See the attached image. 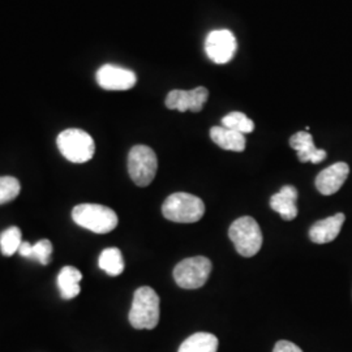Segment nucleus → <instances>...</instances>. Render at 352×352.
Instances as JSON below:
<instances>
[{"label":"nucleus","instance_id":"7ed1b4c3","mask_svg":"<svg viewBox=\"0 0 352 352\" xmlns=\"http://www.w3.org/2000/svg\"><path fill=\"white\" fill-rule=\"evenodd\" d=\"M72 218L78 226L96 234H109L118 223V215L113 209L98 204H81L72 210Z\"/></svg>","mask_w":352,"mask_h":352},{"label":"nucleus","instance_id":"a211bd4d","mask_svg":"<svg viewBox=\"0 0 352 352\" xmlns=\"http://www.w3.org/2000/svg\"><path fill=\"white\" fill-rule=\"evenodd\" d=\"M17 253H20V256L25 258L36 260L39 264L47 265L51 261L52 244L50 240L47 239L39 240L34 245H32L28 241H23Z\"/></svg>","mask_w":352,"mask_h":352},{"label":"nucleus","instance_id":"f03ea898","mask_svg":"<svg viewBox=\"0 0 352 352\" xmlns=\"http://www.w3.org/2000/svg\"><path fill=\"white\" fill-rule=\"evenodd\" d=\"M164 218L176 223L199 222L205 214V205L200 197L186 192L173 193L162 205Z\"/></svg>","mask_w":352,"mask_h":352},{"label":"nucleus","instance_id":"aec40b11","mask_svg":"<svg viewBox=\"0 0 352 352\" xmlns=\"http://www.w3.org/2000/svg\"><path fill=\"white\" fill-rule=\"evenodd\" d=\"M21 243V230L19 227H10L0 234V250L7 257L13 256L16 252H19Z\"/></svg>","mask_w":352,"mask_h":352},{"label":"nucleus","instance_id":"412c9836","mask_svg":"<svg viewBox=\"0 0 352 352\" xmlns=\"http://www.w3.org/2000/svg\"><path fill=\"white\" fill-rule=\"evenodd\" d=\"M222 126L243 135L252 133L254 131L253 120H251L245 113H239V111L227 113L226 116L222 119Z\"/></svg>","mask_w":352,"mask_h":352},{"label":"nucleus","instance_id":"f3484780","mask_svg":"<svg viewBox=\"0 0 352 352\" xmlns=\"http://www.w3.org/2000/svg\"><path fill=\"white\" fill-rule=\"evenodd\" d=\"M218 338L212 333H195L184 340L177 352H217L218 351Z\"/></svg>","mask_w":352,"mask_h":352},{"label":"nucleus","instance_id":"4be33fe9","mask_svg":"<svg viewBox=\"0 0 352 352\" xmlns=\"http://www.w3.org/2000/svg\"><path fill=\"white\" fill-rule=\"evenodd\" d=\"M21 184L13 176H0V205L11 202L20 195Z\"/></svg>","mask_w":352,"mask_h":352},{"label":"nucleus","instance_id":"39448f33","mask_svg":"<svg viewBox=\"0 0 352 352\" xmlns=\"http://www.w3.org/2000/svg\"><path fill=\"white\" fill-rule=\"evenodd\" d=\"M228 236L243 257L256 256L263 247V232L252 217H241L228 230Z\"/></svg>","mask_w":352,"mask_h":352},{"label":"nucleus","instance_id":"dca6fc26","mask_svg":"<svg viewBox=\"0 0 352 352\" xmlns=\"http://www.w3.org/2000/svg\"><path fill=\"white\" fill-rule=\"evenodd\" d=\"M82 280V274L75 266H64L58 276V286L64 300L75 299L80 294V282Z\"/></svg>","mask_w":352,"mask_h":352},{"label":"nucleus","instance_id":"f8f14e48","mask_svg":"<svg viewBox=\"0 0 352 352\" xmlns=\"http://www.w3.org/2000/svg\"><path fill=\"white\" fill-rule=\"evenodd\" d=\"M289 146L298 151V158L302 164H321L327 158V151L316 148L312 135L307 131H300L295 133L289 139Z\"/></svg>","mask_w":352,"mask_h":352},{"label":"nucleus","instance_id":"9d476101","mask_svg":"<svg viewBox=\"0 0 352 352\" xmlns=\"http://www.w3.org/2000/svg\"><path fill=\"white\" fill-rule=\"evenodd\" d=\"M208 97V89L202 87L192 90H171L166 97V107L180 113H200Z\"/></svg>","mask_w":352,"mask_h":352},{"label":"nucleus","instance_id":"423d86ee","mask_svg":"<svg viewBox=\"0 0 352 352\" xmlns=\"http://www.w3.org/2000/svg\"><path fill=\"white\" fill-rule=\"evenodd\" d=\"M158 170V160L154 151L146 145H136L128 154V173L139 187H148Z\"/></svg>","mask_w":352,"mask_h":352},{"label":"nucleus","instance_id":"ddd939ff","mask_svg":"<svg viewBox=\"0 0 352 352\" xmlns=\"http://www.w3.org/2000/svg\"><path fill=\"white\" fill-rule=\"evenodd\" d=\"M346 221V215L343 213H337L327 219L316 222L309 230V238L316 244H327L333 240L337 239L340 235V228Z\"/></svg>","mask_w":352,"mask_h":352},{"label":"nucleus","instance_id":"2eb2a0df","mask_svg":"<svg viewBox=\"0 0 352 352\" xmlns=\"http://www.w3.org/2000/svg\"><path fill=\"white\" fill-rule=\"evenodd\" d=\"M210 138L219 148L225 151H244L245 149L244 135L226 126H213L210 129Z\"/></svg>","mask_w":352,"mask_h":352},{"label":"nucleus","instance_id":"f257e3e1","mask_svg":"<svg viewBox=\"0 0 352 352\" xmlns=\"http://www.w3.org/2000/svg\"><path fill=\"white\" fill-rule=\"evenodd\" d=\"M129 324L138 330H151L160 322V296L148 286L136 289L128 316Z\"/></svg>","mask_w":352,"mask_h":352},{"label":"nucleus","instance_id":"20e7f679","mask_svg":"<svg viewBox=\"0 0 352 352\" xmlns=\"http://www.w3.org/2000/svg\"><path fill=\"white\" fill-rule=\"evenodd\" d=\"M56 145L64 158L72 164H85L96 153L93 138L88 132L78 128H69L60 132Z\"/></svg>","mask_w":352,"mask_h":352},{"label":"nucleus","instance_id":"9b49d317","mask_svg":"<svg viewBox=\"0 0 352 352\" xmlns=\"http://www.w3.org/2000/svg\"><path fill=\"white\" fill-rule=\"evenodd\" d=\"M350 174L346 162H337L322 170L316 177V188L324 196H331L340 190Z\"/></svg>","mask_w":352,"mask_h":352},{"label":"nucleus","instance_id":"5701e85b","mask_svg":"<svg viewBox=\"0 0 352 352\" xmlns=\"http://www.w3.org/2000/svg\"><path fill=\"white\" fill-rule=\"evenodd\" d=\"M273 352H302L299 346L289 340H279L274 346Z\"/></svg>","mask_w":352,"mask_h":352},{"label":"nucleus","instance_id":"6e6552de","mask_svg":"<svg viewBox=\"0 0 352 352\" xmlns=\"http://www.w3.org/2000/svg\"><path fill=\"white\" fill-rule=\"evenodd\" d=\"M236 38L227 29H217L205 39V52L215 64H226L236 52Z\"/></svg>","mask_w":352,"mask_h":352},{"label":"nucleus","instance_id":"1a4fd4ad","mask_svg":"<svg viewBox=\"0 0 352 352\" xmlns=\"http://www.w3.org/2000/svg\"><path fill=\"white\" fill-rule=\"evenodd\" d=\"M96 80L104 90L123 91L133 88L138 82V77L133 71L113 64H104L97 71Z\"/></svg>","mask_w":352,"mask_h":352},{"label":"nucleus","instance_id":"6ab92c4d","mask_svg":"<svg viewBox=\"0 0 352 352\" xmlns=\"http://www.w3.org/2000/svg\"><path fill=\"white\" fill-rule=\"evenodd\" d=\"M98 265L103 272H106L111 277L120 276L126 267L123 254L118 248H106L104 251H102Z\"/></svg>","mask_w":352,"mask_h":352},{"label":"nucleus","instance_id":"0eeeda50","mask_svg":"<svg viewBox=\"0 0 352 352\" xmlns=\"http://www.w3.org/2000/svg\"><path fill=\"white\" fill-rule=\"evenodd\" d=\"M212 263L204 256L189 257L176 265L174 279L182 289H196L202 287L212 273Z\"/></svg>","mask_w":352,"mask_h":352},{"label":"nucleus","instance_id":"4468645a","mask_svg":"<svg viewBox=\"0 0 352 352\" xmlns=\"http://www.w3.org/2000/svg\"><path fill=\"white\" fill-rule=\"evenodd\" d=\"M298 189L292 186H285L280 190L273 195L270 199V206L277 212L285 221H294L298 217Z\"/></svg>","mask_w":352,"mask_h":352}]
</instances>
